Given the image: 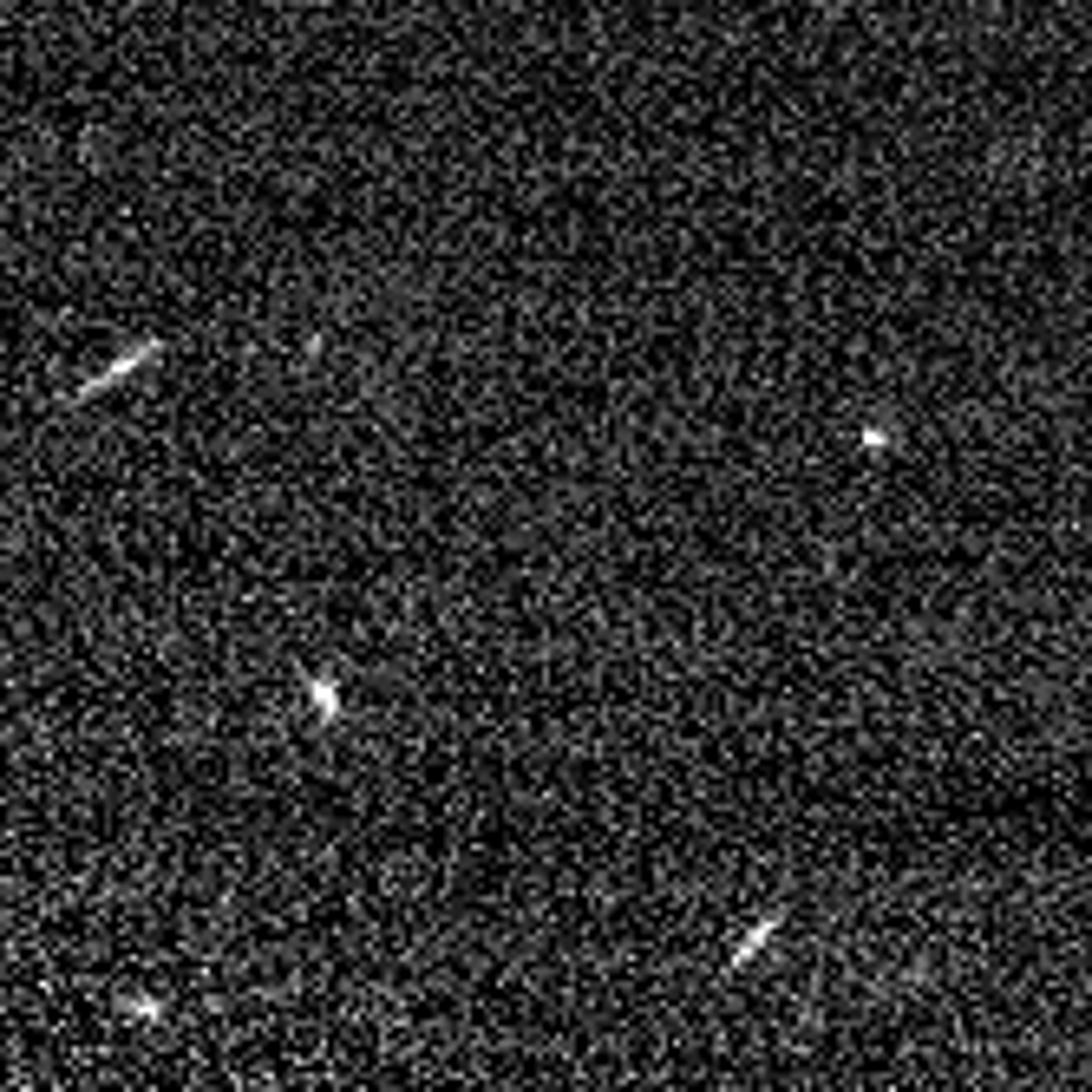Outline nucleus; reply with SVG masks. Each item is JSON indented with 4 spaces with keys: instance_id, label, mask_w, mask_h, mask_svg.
<instances>
[{
    "instance_id": "obj_1",
    "label": "nucleus",
    "mask_w": 1092,
    "mask_h": 1092,
    "mask_svg": "<svg viewBox=\"0 0 1092 1092\" xmlns=\"http://www.w3.org/2000/svg\"><path fill=\"white\" fill-rule=\"evenodd\" d=\"M145 360H157V340H138V347H131V354H118V360H111V366H99V373H92V380H85V386H79V400H92V393H99V386H111V380H125V373H131V366H145Z\"/></svg>"
},
{
    "instance_id": "obj_2",
    "label": "nucleus",
    "mask_w": 1092,
    "mask_h": 1092,
    "mask_svg": "<svg viewBox=\"0 0 1092 1092\" xmlns=\"http://www.w3.org/2000/svg\"><path fill=\"white\" fill-rule=\"evenodd\" d=\"M772 936H778V916H759V929H753V936H746V942L732 948V968H746V962H753V955H759V948L772 942Z\"/></svg>"
},
{
    "instance_id": "obj_3",
    "label": "nucleus",
    "mask_w": 1092,
    "mask_h": 1092,
    "mask_svg": "<svg viewBox=\"0 0 1092 1092\" xmlns=\"http://www.w3.org/2000/svg\"><path fill=\"white\" fill-rule=\"evenodd\" d=\"M308 693H314V707H321V720H340V693H334V681H308Z\"/></svg>"
}]
</instances>
